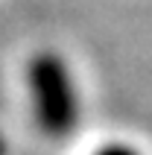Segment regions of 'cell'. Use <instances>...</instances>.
Wrapping results in <instances>:
<instances>
[{"mask_svg":"<svg viewBox=\"0 0 152 155\" xmlns=\"http://www.w3.org/2000/svg\"><path fill=\"white\" fill-rule=\"evenodd\" d=\"M6 152H9V147H6V140L0 138V155H6Z\"/></svg>","mask_w":152,"mask_h":155,"instance_id":"obj_3","label":"cell"},{"mask_svg":"<svg viewBox=\"0 0 152 155\" xmlns=\"http://www.w3.org/2000/svg\"><path fill=\"white\" fill-rule=\"evenodd\" d=\"M32 114L47 138H68L79 123V94L70 68L56 53H38L26 68Z\"/></svg>","mask_w":152,"mask_h":155,"instance_id":"obj_1","label":"cell"},{"mask_svg":"<svg viewBox=\"0 0 152 155\" xmlns=\"http://www.w3.org/2000/svg\"><path fill=\"white\" fill-rule=\"evenodd\" d=\"M97 155H140V152L132 149V147H126V143H111V147H102Z\"/></svg>","mask_w":152,"mask_h":155,"instance_id":"obj_2","label":"cell"}]
</instances>
